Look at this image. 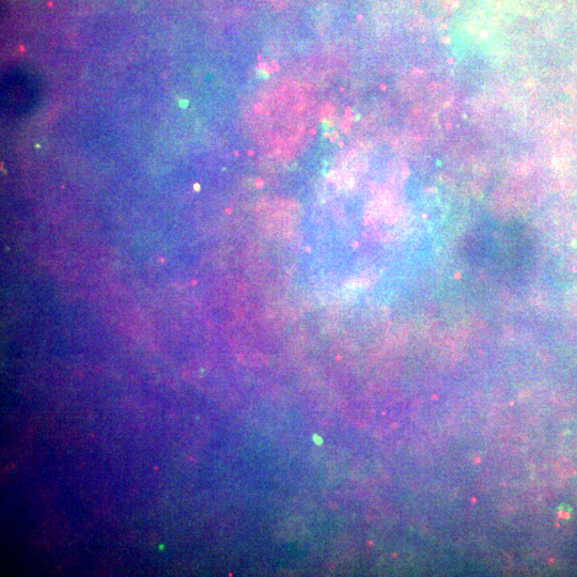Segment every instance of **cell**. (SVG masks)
<instances>
[{
  "instance_id": "1",
  "label": "cell",
  "mask_w": 577,
  "mask_h": 577,
  "mask_svg": "<svg viewBox=\"0 0 577 577\" xmlns=\"http://www.w3.org/2000/svg\"><path fill=\"white\" fill-rule=\"evenodd\" d=\"M38 98V85L31 75L14 71L6 76L3 101L7 112L21 116L30 111Z\"/></svg>"
}]
</instances>
